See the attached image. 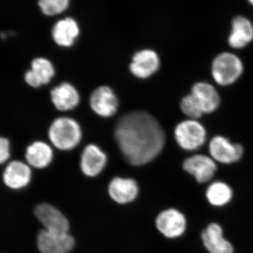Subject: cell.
Segmentation results:
<instances>
[{
    "instance_id": "cell-13",
    "label": "cell",
    "mask_w": 253,
    "mask_h": 253,
    "mask_svg": "<svg viewBox=\"0 0 253 253\" xmlns=\"http://www.w3.org/2000/svg\"><path fill=\"white\" fill-rule=\"evenodd\" d=\"M159 66L158 55L153 50L145 49L134 54L129 68L136 78L145 79L154 74Z\"/></svg>"
},
{
    "instance_id": "cell-5",
    "label": "cell",
    "mask_w": 253,
    "mask_h": 253,
    "mask_svg": "<svg viewBox=\"0 0 253 253\" xmlns=\"http://www.w3.org/2000/svg\"><path fill=\"white\" fill-rule=\"evenodd\" d=\"M74 245V239L68 232L43 229L37 237V246L41 253H69Z\"/></svg>"
},
{
    "instance_id": "cell-8",
    "label": "cell",
    "mask_w": 253,
    "mask_h": 253,
    "mask_svg": "<svg viewBox=\"0 0 253 253\" xmlns=\"http://www.w3.org/2000/svg\"><path fill=\"white\" fill-rule=\"evenodd\" d=\"M156 225L163 235L169 239H174L182 235L185 231L186 218L179 211L168 209L158 214Z\"/></svg>"
},
{
    "instance_id": "cell-11",
    "label": "cell",
    "mask_w": 253,
    "mask_h": 253,
    "mask_svg": "<svg viewBox=\"0 0 253 253\" xmlns=\"http://www.w3.org/2000/svg\"><path fill=\"white\" fill-rule=\"evenodd\" d=\"M183 168L200 183L211 180L217 169L215 161L212 158L201 154L194 155L186 159Z\"/></svg>"
},
{
    "instance_id": "cell-24",
    "label": "cell",
    "mask_w": 253,
    "mask_h": 253,
    "mask_svg": "<svg viewBox=\"0 0 253 253\" xmlns=\"http://www.w3.org/2000/svg\"><path fill=\"white\" fill-rule=\"evenodd\" d=\"M181 111L191 120H197L204 114L199 102L192 94L186 95L181 101Z\"/></svg>"
},
{
    "instance_id": "cell-15",
    "label": "cell",
    "mask_w": 253,
    "mask_h": 253,
    "mask_svg": "<svg viewBox=\"0 0 253 253\" xmlns=\"http://www.w3.org/2000/svg\"><path fill=\"white\" fill-rule=\"evenodd\" d=\"M109 194L111 199L118 204H129L137 197L139 186L134 179L116 177L110 182Z\"/></svg>"
},
{
    "instance_id": "cell-22",
    "label": "cell",
    "mask_w": 253,
    "mask_h": 253,
    "mask_svg": "<svg viewBox=\"0 0 253 253\" xmlns=\"http://www.w3.org/2000/svg\"><path fill=\"white\" fill-rule=\"evenodd\" d=\"M206 196L212 206H222L231 201L232 191L225 183L216 181L208 187Z\"/></svg>"
},
{
    "instance_id": "cell-12",
    "label": "cell",
    "mask_w": 253,
    "mask_h": 253,
    "mask_svg": "<svg viewBox=\"0 0 253 253\" xmlns=\"http://www.w3.org/2000/svg\"><path fill=\"white\" fill-rule=\"evenodd\" d=\"M106 163L107 156L96 145H88L82 154L81 168L86 176L93 177L99 175L106 167Z\"/></svg>"
},
{
    "instance_id": "cell-16",
    "label": "cell",
    "mask_w": 253,
    "mask_h": 253,
    "mask_svg": "<svg viewBox=\"0 0 253 253\" xmlns=\"http://www.w3.org/2000/svg\"><path fill=\"white\" fill-rule=\"evenodd\" d=\"M253 41V25L244 16H236L231 23V31L228 38L229 46L242 49Z\"/></svg>"
},
{
    "instance_id": "cell-1",
    "label": "cell",
    "mask_w": 253,
    "mask_h": 253,
    "mask_svg": "<svg viewBox=\"0 0 253 253\" xmlns=\"http://www.w3.org/2000/svg\"><path fill=\"white\" fill-rule=\"evenodd\" d=\"M115 138L126 161L134 166L146 164L157 157L166 141L158 121L141 111L123 116L115 129Z\"/></svg>"
},
{
    "instance_id": "cell-18",
    "label": "cell",
    "mask_w": 253,
    "mask_h": 253,
    "mask_svg": "<svg viewBox=\"0 0 253 253\" xmlns=\"http://www.w3.org/2000/svg\"><path fill=\"white\" fill-rule=\"evenodd\" d=\"M191 94L197 100L204 113L214 112L220 104V96L217 91L208 83H196L192 86Z\"/></svg>"
},
{
    "instance_id": "cell-23",
    "label": "cell",
    "mask_w": 253,
    "mask_h": 253,
    "mask_svg": "<svg viewBox=\"0 0 253 253\" xmlns=\"http://www.w3.org/2000/svg\"><path fill=\"white\" fill-rule=\"evenodd\" d=\"M69 4V0H38V6L43 14L48 16L61 14Z\"/></svg>"
},
{
    "instance_id": "cell-25",
    "label": "cell",
    "mask_w": 253,
    "mask_h": 253,
    "mask_svg": "<svg viewBox=\"0 0 253 253\" xmlns=\"http://www.w3.org/2000/svg\"><path fill=\"white\" fill-rule=\"evenodd\" d=\"M11 156V144L9 139L0 136V165L6 163Z\"/></svg>"
},
{
    "instance_id": "cell-10",
    "label": "cell",
    "mask_w": 253,
    "mask_h": 253,
    "mask_svg": "<svg viewBox=\"0 0 253 253\" xmlns=\"http://www.w3.org/2000/svg\"><path fill=\"white\" fill-rule=\"evenodd\" d=\"M31 179V166L20 161L10 162L2 174L5 186L12 190L24 189L30 184Z\"/></svg>"
},
{
    "instance_id": "cell-4",
    "label": "cell",
    "mask_w": 253,
    "mask_h": 253,
    "mask_svg": "<svg viewBox=\"0 0 253 253\" xmlns=\"http://www.w3.org/2000/svg\"><path fill=\"white\" fill-rule=\"evenodd\" d=\"M207 132L197 120H186L176 126L174 138L178 145L186 151H196L206 143Z\"/></svg>"
},
{
    "instance_id": "cell-2",
    "label": "cell",
    "mask_w": 253,
    "mask_h": 253,
    "mask_svg": "<svg viewBox=\"0 0 253 253\" xmlns=\"http://www.w3.org/2000/svg\"><path fill=\"white\" fill-rule=\"evenodd\" d=\"M49 138L55 147L63 151L76 148L81 142L82 131L79 124L71 118H59L51 123Z\"/></svg>"
},
{
    "instance_id": "cell-7",
    "label": "cell",
    "mask_w": 253,
    "mask_h": 253,
    "mask_svg": "<svg viewBox=\"0 0 253 253\" xmlns=\"http://www.w3.org/2000/svg\"><path fill=\"white\" fill-rule=\"evenodd\" d=\"M34 213L45 230L68 232L69 221L66 216L52 205L46 203L39 204L35 208Z\"/></svg>"
},
{
    "instance_id": "cell-17",
    "label": "cell",
    "mask_w": 253,
    "mask_h": 253,
    "mask_svg": "<svg viewBox=\"0 0 253 253\" xmlns=\"http://www.w3.org/2000/svg\"><path fill=\"white\" fill-rule=\"evenodd\" d=\"M51 98L56 109L61 111L75 109L80 103L77 89L68 83H61L51 91Z\"/></svg>"
},
{
    "instance_id": "cell-19",
    "label": "cell",
    "mask_w": 253,
    "mask_h": 253,
    "mask_svg": "<svg viewBox=\"0 0 253 253\" xmlns=\"http://www.w3.org/2000/svg\"><path fill=\"white\" fill-rule=\"evenodd\" d=\"M205 246L211 253H233L234 249L229 241L224 239L222 229L217 224H211L203 231Z\"/></svg>"
},
{
    "instance_id": "cell-9",
    "label": "cell",
    "mask_w": 253,
    "mask_h": 253,
    "mask_svg": "<svg viewBox=\"0 0 253 253\" xmlns=\"http://www.w3.org/2000/svg\"><path fill=\"white\" fill-rule=\"evenodd\" d=\"M90 106L91 109L101 117H111L117 112L118 98L109 86H101L91 94Z\"/></svg>"
},
{
    "instance_id": "cell-14",
    "label": "cell",
    "mask_w": 253,
    "mask_h": 253,
    "mask_svg": "<svg viewBox=\"0 0 253 253\" xmlns=\"http://www.w3.org/2000/svg\"><path fill=\"white\" fill-rule=\"evenodd\" d=\"M55 74L52 63L45 58H36L32 61L31 70L26 73L25 81L32 87L48 84Z\"/></svg>"
},
{
    "instance_id": "cell-6",
    "label": "cell",
    "mask_w": 253,
    "mask_h": 253,
    "mask_svg": "<svg viewBox=\"0 0 253 253\" xmlns=\"http://www.w3.org/2000/svg\"><path fill=\"white\" fill-rule=\"evenodd\" d=\"M209 152L211 158L217 162L231 164L239 161L244 154L243 146L231 142L223 136H215L209 144Z\"/></svg>"
},
{
    "instance_id": "cell-3",
    "label": "cell",
    "mask_w": 253,
    "mask_h": 253,
    "mask_svg": "<svg viewBox=\"0 0 253 253\" xmlns=\"http://www.w3.org/2000/svg\"><path fill=\"white\" fill-rule=\"evenodd\" d=\"M212 78L217 84L230 85L242 75L244 64L239 56L230 52H223L216 56L212 64Z\"/></svg>"
},
{
    "instance_id": "cell-26",
    "label": "cell",
    "mask_w": 253,
    "mask_h": 253,
    "mask_svg": "<svg viewBox=\"0 0 253 253\" xmlns=\"http://www.w3.org/2000/svg\"><path fill=\"white\" fill-rule=\"evenodd\" d=\"M248 1H249V2L250 3V4H251V5H253V0H248Z\"/></svg>"
},
{
    "instance_id": "cell-21",
    "label": "cell",
    "mask_w": 253,
    "mask_h": 253,
    "mask_svg": "<svg viewBox=\"0 0 253 253\" xmlns=\"http://www.w3.org/2000/svg\"><path fill=\"white\" fill-rule=\"evenodd\" d=\"M26 162L31 167L43 169L47 167L53 159V151L49 145L43 141H35L26 149Z\"/></svg>"
},
{
    "instance_id": "cell-20",
    "label": "cell",
    "mask_w": 253,
    "mask_h": 253,
    "mask_svg": "<svg viewBox=\"0 0 253 253\" xmlns=\"http://www.w3.org/2000/svg\"><path fill=\"white\" fill-rule=\"evenodd\" d=\"M80 29L78 23L71 18L58 21L53 27V40L58 45L61 46H72L79 36Z\"/></svg>"
}]
</instances>
